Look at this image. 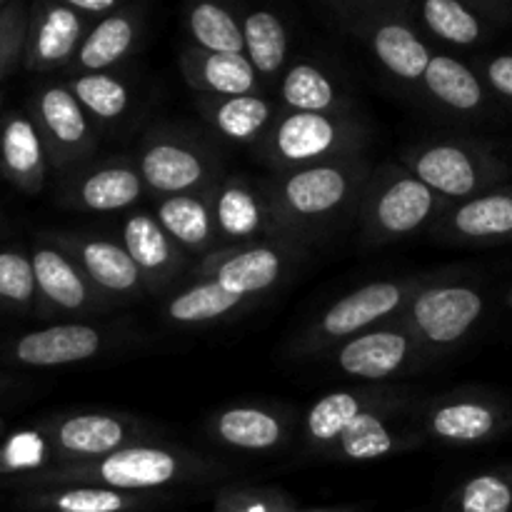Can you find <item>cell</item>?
I'll list each match as a JSON object with an SVG mask.
<instances>
[{
  "mask_svg": "<svg viewBox=\"0 0 512 512\" xmlns=\"http://www.w3.org/2000/svg\"><path fill=\"white\" fill-rule=\"evenodd\" d=\"M370 173L373 168L358 155L280 173L265 183V190L278 223L300 243L360 205Z\"/></svg>",
  "mask_w": 512,
  "mask_h": 512,
  "instance_id": "cell-1",
  "label": "cell"
},
{
  "mask_svg": "<svg viewBox=\"0 0 512 512\" xmlns=\"http://www.w3.org/2000/svg\"><path fill=\"white\" fill-rule=\"evenodd\" d=\"M450 203L400 163L373 168L360 200V235L370 248L400 243L433 228Z\"/></svg>",
  "mask_w": 512,
  "mask_h": 512,
  "instance_id": "cell-2",
  "label": "cell"
},
{
  "mask_svg": "<svg viewBox=\"0 0 512 512\" xmlns=\"http://www.w3.org/2000/svg\"><path fill=\"white\" fill-rule=\"evenodd\" d=\"M428 280L430 275H413V278L375 280V283L360 285L358 290L343 295L330 308H325L298 335V340L293 343V353L298 358L328 353V350L358 338L360 333L393 323Z\"/></svg>",
  "mask_w": 512,
  "mask_h": 512,
  "instance_id": "cell-3",
  "label": "cell"
},
{
  "mask_svg": "<svg viewBox=\"0 0 512 512\" xmlns=\"http://www.w3.org/2000/svg\"><path fill=\"white\" fill-rule=\"evenodd\" d=\"M365 145V128L350 113L318 115L280 108L278 120L260 143L258 153L275 173L358 158Z\"/></svg>",
  "mask_w": 512,
  "mask_h": 512,
  "instance_id": "cell-4",
  "label": "cell"
},
{
  "mask_svg": "<svg viewBox=\"0 0 512 512\" xmlns=\"http://www.w3.org/2000/svg\"><path fill=\"white\" fill-rule=\"evenodd\" d=\"M210 470L213 468L203 458L188 450L160 443H135L105 458L80 463L65 480L75 485L120 490V493L160 495V490L193 483Z\"/></svg>",
  "mask_w": 512,
  "mask_h": 512,
  "instance_id": "cell-5",
  "label": "cell"
},
{
  "mask_svg": "<svg viewBox=\"0 0 512 512\" xmlns=\"http://www.w3.org/2000/svg\"><path fill=\"white\" fill-rule=\"evenodd\" d=\"M485 310V298L478 288L465 283L430 278L413 295L398 323L413 335L423 358L443 355L475 328Z\"/></svg>",
  "mask_w": 512,
  "mask_h": 512,
  "instance_id": "cell-6",
  "label": "cell"
},
{
  "mask_svg": "<svg viewBox=\"0 0 512 512\" xmlns=\"http://www.w3.org/2000/svg\"><path fill=\"white\" fill-rule=\"evenodd\" d=\"M398 163L450 205L488 193L495 178L493 158L468 140H418L403 148Z\"/></svg>",
  "mask_w": 512,
  "mask_h": 512,
  "instance_id": "cell-7",
  "label": "cell"
},
{
  "mask_svg": "<svg viewBox=\"0 0 512 512\" xmlns=\"http://www.w3.org/2000/svg\"><path fill=\"white\" fill-rule=\"evenodd\" d=\"M135 165L145 190L155 200L213 190L223 180L210 148L178 130H153L145 135Z\"/></svg>",
  "mask_w": 512,
  "mask_h": 512,
  "instance_id": "cell-8",
  "label": "cell"
},
{
  "mask_svg": "<svg viewBox=\"0 0 512 512\" xmlns=\"http://www.w3.org/2000/svg\"><path fill=\"white\" fill-rule=\"evenodd\" d=\"M295 258H298V245H233L205 255L195 268V280H215L230 293L253 300L275 288L288 275Z\"/></svg>",
  "mask_w": 512,
  "mask_h": 512,
  "instance_id": "cell-9",
  "label": "cell"
},
{
  "mask_svg": "<svg viewBox=\"0 0 512 512\" xmlns=\"http://www.w3.org/2000/svg\"><path fill=\"white\" fill-rule=\"evenodd\" d=\"M213 213L220 238L225 240L223 248L253 243L298 245L275 218L265 183L243 175L223 178L213 190Z\"/></svg>",
  "mask_w": 512,
  "mask_h": 512,
  "instance_id": "cell-10",
  "label": "cell"
},
{
  "mask_svg": "<svg viewBox=\"0 0 512 512\" xmlns=\"http://www.w3.org/2000/svg\"><path fill=\"white\" fill-rule=\"evenodd\" d=\"M330 353H333L335 365L348 378L368 380V383H380V380L395 378L408 365L423 358L413 335L398 320L368 330V333H360L358 338L338 345Z\"/></svg>",
  "mask_w": 512,
  "mask_h": 512,
  "instance_id": "cell-11",
  "label": "cell"
},
{
  "mask_svg": "<svg viewBox=\"0 0 512 512\" xmlns=\"http://www.w3.org/2000/svg\"><path fill=\"white\" fill-rule=\"evenodd\" d=\"M148 425L125 413H80L60 420L55 443L68 458L90 463L128 445L145 443Z\"/></svg>",
  "mask_w": 512,
  "mask_h": 512,
  "instance_id": "cell-12",
  "label": "cell"
},
{
  "mask_svg": "<svg viewBox=\"0 0 512 512\" xmlns=\"http://www.w3.org/2000/svg\"><path fill=\"white\" fill-rule=\"evenodd\" d=\"M360 38L395 80L405 85L423 83V75L435 53L420 38L410 20L400 15H370L363 18Z\"/></svg>",
  "mask_w": 512,
  "mask_h": 512,
  "instance_id": "cell-13",
  "label": "cell"
},
{
  "mask_svg": "<svg viewBox=\"0 0 512 512\" xmlns=\"http://www.w3.org/2000/svg\"><path fill=\"white\" fill-rule=\"evenodd\" d=\"M120 243L140 270L148 293L168 288L185 265V250L170 238L150 210H135L123 220Z\"/></svg>",
  "mask_w": 512,
  "mask_h": 512,
  "instance_id": "cell-14",
  "label": "cell"
},
{
  "mask_svg": "<svg viewBox=\"0 0 512 512\" xmlns=\"http://www.w3.org/2000/svg\"><path fill=\"white\" fill-rule=\"evenodd\" d=\"M73 250V258L88 283L103 295L108 305L130 303L135 298H143L148 293L145 280L135 263L130 260L128 250L120 240L110 238H80L68 243Z\"/></svg>",
  "mask_w": 512,
  "mask_h": 512,
  "instance_id": "cell-15",
  "label": "cell"
},
{
  "mask_svg": "<svg viewBox=\"0 0 512 512\" xmlns=\"http://www.w3.org/2000/svg\"><path fill=\"white\" fill-rule=\"evenodd\" d=\"M178 65L188 88L198 95H210V98L260 95V75L245 55L208 53L188 45L180 53Z\"/></svg>",
  "mask_w": 512,
  "mask_h": 512,
  "instance_id": "cell-16",
  "label": "cell"
},
{
  "mask_svg": "<svg viewBox=\"0 0 512 512\" xmlns=\"http://www.w3.org/2000/svg\"><path fill=\"white\" fill-rule=\"evenodd\" d=\"M205 123L223 135L225 140L248 148H260L265 135L275 125L280 115V103L260 95H238V98H210L198 95L195 100Z\"/></svg>",
  "mask_w": 512,
  "mask_h": 512,
  "instance_id": "cell-17",
  "label": "cell"
},
{
  "mask_svg": "<svg viewBox=\"0 0 512 512\" xmlns=\"http://www.w3.org/2000/svg\"><path fill=\"white\" fill-rule=\"evenodd\" d=\"M213 190L155 200L153 215L185 253L210 255L223 248V238H220L213 213Z\"/></svg>",
  "mask_w": 512,
  "mask_h": 512,
  "instance_id": "cell-18",
  "label": "cell"
},
{
  "mask_svg": "<svg viewBox=\"0 0 512 512\" xmlns=\"http://www.w3.org/2000/svg\"><path fill=\"white\" fill-rule=\"evenodd\" d=\"M440 240L453 243H478L512 235V193H483L465 203L450 205L443 218L430 228Z\"/></svg>",
  "mask_w": 512,
  "mask_h": 512,
  "instance_id": "cell-19",
  "label": "cell"
},
{
  "mask_svg": "<svg viewBox=\"0 0 512 512\" xmlns=\"http://www.w3.org/2000/svg\"><path fill=\"white\" fill-rule=\"evenodd\" d=\"M113 343V335H105L95 325L68 323L53 325V328L38 330V333H30L25 338H20L15 355L25 365L50 368V365L83 363V360H90L98 353H103L105 345Z\"/></svg>",
  "mask_w": 512,
  "mask_h": 512,
  "instance_id": "cell-20",
  "label": "cell"
},
{
  "mask_svg": "<svg viewBox=\"0 0 512 512\" xmlns=\"http://www.w3.org/2000/svg\"><path fill=\"white\" fill-rule=\"evenodd\" d=\"M398 400L395 395L383 390H335L323 395L313 403V408L305 415V435L315 450H323L330 455L333 445L340 435L348 430L355 418H360L368 410L395 408Z\"/></svg>",
  "mask_w": 512,
  "mask_h": 512,
  "instance_id": "cell-21",
  "label": "cell"
},
{
  "mask_svg": "<svg viewBox=\"0 0 512 512\" xmlns=\"http://www.w3.org/2000/svg\"><path fill=\"white\" fill-rule=\"evenodd\" d=\"M208 430L220 445L245 453H268L288 440V420L258 405H233L208 420Z\"/></svg>",
  "mask_w": 512,
  "mask_h": 512,
  "instance_id": "cell-22",
  "label": "cell"
},
{
  "mask_svg": "<svg viewBox=\"0 0 512 512\" xmlns=\"http://www.w3.org/2000/svg\"><path fill=\"white\" fill-rule=\"evenodd\" d=\"M143 33V10L128 5L95 23L80 45L75 63L85 73H110L115 65L125 63Z\"/></svg>",
  "mask_w": 512,
  "mask_h": 512,
  "instance_id": "cell-23",
  "label": "cell"
},
{
  "mask_svg": "<svg viewBox=\"0 0 512 512\" xmlns=\"http://www.w3.org/2000/svg\"><path fill=\"white\" fill-rule=\"evenodd\" d=\"M30 263H33L35 285L58 308L68 310V313H83V310L108 305L103 295L88 283L83 270L78 268V263L70 255L53 248H40L35 250Z\"/></svg>",
  "mask_w": 512,
  "mask_h": 512,
  "instance_id": "cell-24",
  "label": "cell"
},
{
  "mask_svg": "<svg viewBox=\"0 0 512 512\" xmlns=\"http://www.w3.org/2000/svg\"><path fill=\"white\" fill-rule=\"evenodd\" d=\"M145 193L148 190L140 178L138 165L120 158L88 170L78 180L75 200L80 208L90 210V213H118V210L138 205Z\"/></svg>",
  "mask_w": 512,
  "mask_h": 512,
  "instance_id": "cell-25",
  "label": "cell"
},
{
  "mask_svg": "<svg viewBox=\"0 0 512 512\" xmlns=\"http://www.w3.org/2000/svg\"><path fill=\"white\" fill-rule=\"evenodd\" d=\"M280 108L293 113H318V115H345L350 113V103L335 80L320 65L310 60H293L285 68L278 83Z\"/></svg>",
  "mask_w": 512,
  "mask_h": 512,
  "instance_id": "cell-26",
  "label": "cell"
},
{
  "mask_svg": "<svg viewBox=\"0 0 512 512\" xmlns=\"http://www.w3.org/2000/svg\"><path fill=\"white\" fill-rule=\"evenodd\" d=\"M498 410L485 400L455 398L438 400L425 413V430L440 443L475 445L493 438L498 430Z\"/></svg>",
  "mask_w": 512,
  "mask_h": 512,
  "instance_id": "cell-27",
  "label": "cell"
},
{
  "mask_svg": "<svg viewBox=\"0 0 512 512\" xmlns=\"http://www.w3.org/2000/svg\"><path fill=\"white\" fill-rule=\"evenodd\" d=\"M420 88L430 103L450 115H475L485 105L483 80L453 55L435 53Z\"/></svg>",
  "mask_w": 512,
  "mask_h": 512,
  "instance_id": "cell-28",
  "label": "cell"
},
{
  "mask_svg": "<svg viewBox=\"0 0 512 512\" xmlns=\"http://www.w3.org/2000/svg\"><path fill=\"white\" fill-rule=\"evenodd\" d=\"M245 38V58L260 75V80L273 83L283 78L288 68V30L283 18L273 10H250L240 20Z\"/></svg>",
  "mask_w": 512,
  "mask_h": 512,
  "instance_id": "cell-29",
  "label": "cell"
},
{
  "mask_svg": "<svg viewBox=\"0 0 512 512\" xmlns=\"http://www.w3.org/2000/svg\"><path fill=\"white\" fill-rule=\"evenodd\" d=\"M390 410L393 408L368 410L355 418L333 445L330 455L353 460V463H373V460H383L398 453L403 448V435L390 420Z\"/></svg>",
  "mask_w": 512,
  "mask_h": 512,
  "instance_id": "cell-30",
  "label": "cell"
},
{
  "mask_svg": "<svg viewBox=\"0 0 512 512\" xmlns=\"http://www.w3.org/2000/svg\"><path fill=\"white\" fill-rule=\"evenodd\" d=\"M40 120L55 145L75 153H90L95 145L88 113L70 88L55 85L40 95Z\"/></svg>",
  "mask_w": 512,
  "mask_h": 512,
  "instance_id": "cell-31",
  "label": "cell"
},
{
  "mask_svg": "<svg viewBox=\"0 0 512 512\" xmlns=\"http://www.w3.org/2000/svg\"><path fill=\"white\" fill-rule=\"evenodd\" d=\"M245 303L248 300L225 290L215 280H195L185 290L170 295L165 303V318L173 325H208L228 318Z\"/></svg>",
  "mask_w": 512,
  "mask_h": 512,
  "instance_id": "cell-32",
  "label": "cell"
},
{
  "mask_svg": "<svg viewBox=\"0 0 512 512\" xmlns=\"http://www.w3.org/2000/svg\"><path fill=\"white\" fill-rule=\"evenodd\" d=\"M88 18L78 13L70 3L50 5L48 13L38 23L33 38V55L43 65H58L78 55L85 40Z\"/></svg>",
  "mask_w": 512,
  "mask_h": 512,
  "instance_id": "cell-33",
  "label": "cell"
},
{
  "mask_svg": "<svg viewBox=\"0 0 512 512\" xmlns=\"http://www.w3.org/2000/svg\"><path fill=\"white\" fill-rule=\"evenodd\" d=\"M415 15L430 35L448 45H458V48L480 43L485 35V25L478 10L460 0H425L418 5Z\"/></svg>",
  "mask_w": 512,
  "mask_h": 512,
  "instance_id": "cell-34",
  "label": "cell"
},
{
  "mask_svg": "<svg viewBox=\"0 0 512 512\" xmlns=\"http://www.w3.org/2000/svg\"><path fill=\"white\" fill-rule=\"evenodd\" d=\"M188 33L195 48L208 53L245 55L243 25L218 3H195L188 8Z\"/></svg>",
  "mask_w": 512,
  "mask_h": 512,
  "instance_id": "cell-35",
  "label": "cell"
},
{
  "mask_svg": "<svg viewBox=\"0 0 512 512\" xmlns=\"http://www.w3.org/2000/svg\"><path fill=\"white\" fill-rule=\"evenodd\" d=\"M68 88L78 98V103L83 105L88 118L108 125L125 118L130 103H133L128 83L113 73H83L70 80Z\"/></svg>",
  "mask_w": 512,
  "mask_h": 512,
  "instance_id": "cell-36",
  "label": "cell"
},
{
  "mask_svg": "<svg viewBox=\"0 0 512 512\" xmlns=\"http://www.w3.org/2000/svg\"><path fill=\"white\" fill-rule=\"evenodd\" d=\"M160 495H135L120 490L73 485L50 498L55 512H155Z\"/></svg>",
  "mask_w": 512,
  "mask_h": 512,
  "instance_id": "cell-37",
  "label": "cell"
},
{
  "mask_svg": "<svg viewBox=\"0 0 512 512\" xmlns=\"http://www.w3.org/2000/svg\"><path fill=\"white\" fill-rule=\"evenodd\" d=\"M512 483L503 475L483 473L460 485L453 495V512H510Z\"/></svg>",
  "mask_w": 512,
  "mask_h": 512,
  "instance_id": "cell-38",
  "label": "cell"
},
{
  "mask_svg": "<svg viewBox=\"0 0 512 512\" xmlns=\"http://www.w3.org/2000/svg\"><path fill=\"white\" fill-rule=\"evenodd\" d=\"M5 163L18 178H35L43 168V145L30 120H10L3 135Z\"/></svg>",
  "mask_w": 512,
  "mask_h": 512,
  "instance_id": "cell-39",
  "label": "cell"
},
{
  "mask_svg": "<svg viewBox=\"0 0 512 512\" xmlns=\"http://www.w3.org/2000/svg\"><path fill=\"white\" fill-rule=\"evenodd\" d=\"M213 512H298L288 495L273 488H225Z\"/></svg>",
  "mask_w": 512,
  "mask_h": 512,
  "instance_id": "cell-40",
  "label": "cell"
},
{
  "mask_svg": "<svg viewBox=\"0 0 512 512\" xmlns=\"http://www.w3.org/2000/svg\"><path fill=\"white\" fill-rule=\"evenodd\" d=\"M33 263L23 255L0 253V295L15 303H28L35 293Z\"/></svg>",
  "mask_w": 512,
  "mask_h": 512,
  "instance_id": "cell-41",
  "label": "cell"
},
{
  "mask_svg": "<svg viewBox=\"0 0 512 512\" xmlns=\"http://www.w3.org/2000/svg\"><path fill=\"white\" fill-rule=\"evenodd\" d=\"M40 453H43V443L38 440V435H18V438L8 445V460L13 468L38 465Z\"/></svg>",
  "mask_w": 512,
  "mask_h": 512,
  "instance_id": "cell-42",
  "label": "cell"
},
{
  "mask_svg": "<svg viewBox=\"0 0 512 512\" xmlns=\"http://www.w3.org/2000/svg\"><path fill=\"white\" fill-rule=\"evenodd\" d=\"M485 80L505 98H512V55H498L485 63Z\"/></svg>",
  "mask_w": 512,
  "mask_h": 512,
  "instance_id": "cell-43",
  "label": "cell"
},
{
  "mask_svg": "<svg viewBox=\"0 0 512 512\" xmlns=\"http://www.w3.org/2000/svg\"><path fill=\"white\" fill-rule=\"evenodd\" d=\"M70 5H73L83 18L98 20L100 23L103 18L113 15L115 10L123 8L125 3H120V0H70Z\"/></svg>",
  "mask_w": 512,
  "mask_h": 512,
  "instance_id": "cell-44",
  "label": "cell"
},
{
  "mask_svg": "<svg viewBox=\"0 0 512 512\" xmlns=\"http://www.w3.org/2000/svg\"><path fill=\"white\" fill-rule=\"evenodd\" d=\"M298 512H355L350 508H308V510H298Z\"/></svg>",
  "mask_w": 512,
  "mask_h": 512,
  "instance_id": "cell-45",
  "label": "cell"
}]
</instances>
